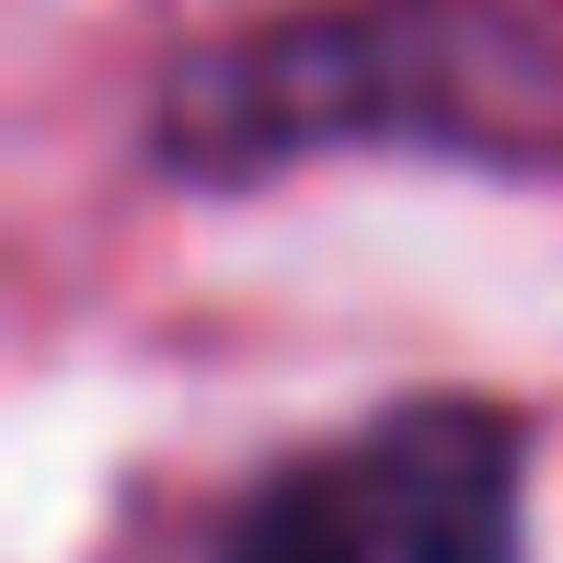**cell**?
<instances>
[{
  "label": "cell",
  "mask_w": 563,
  "mask_h": 563,
  "mask_svg": "<svg viewBox=\"0 0 563 563\" xmlns=\"http://www.w3.org/2000/svg\"><path fill=\"white\" fill-rule=\"evenodd\" d=\"M322 150L541 173L563 150V46L518 0H311L173 58L150 92V162L185 185H265Z\"/></svg>",
  "instance_id": "6da1fadb"
},
{
  "label": "cell",
  "mask_w": 563,
  "mask_h": 563,
  "mask_svg": "<svg viewBox=\"0 0 563 563\" xmlns=\"http://www.w3.org/2000/svg\"><path fill=\"white\" fill-rule=\"evenodd\" d=\"M185 563H529V415L415 391L253 472Z\"/></svg>",
  "instance_id": "7a4b0ae2"
}]
</instances>
